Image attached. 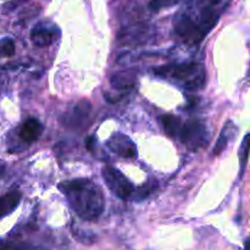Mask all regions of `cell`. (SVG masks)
Listing matches in <instances>:
<instances>
[{
  "mask_svg": "<svg viewBox=\"0 0 250 250\" xmlns=\"http://www.w3.org/2000/svg\"><path fill=\"white\" fill-rule=\"evenodd\" d=\"M71 208L85 221H94L104 211L105 199L102 189L87 178H76L59 185Z\"/></svg>",
  "mask_w": 250,
  "mask_h": 250,
  "instance_id": "6da1fadb",
  "label": "cell"
},
{
  "mask_svg": "<svg viewBox=\"0 0 250 250\" xmlns=\"http://www.w3.org/2000/svg\"><path fill=\"white\" fill-rule=\"evenodd\" d=\"M249 249V242L248 239L246 241V243H244V250H248Z\"/></svg>",
  "mask_w": 250,
  "mask_h": 250,
  "instance_id": "d6986e66",
  "label": "cell"
},
{
  "mask_svg": "<svg viewBox=\"0 0 250 250\" xmlns=\"http://www.w3.org/2000/svg\"><path fill=\"white\" fill-rule=\"evenodd\" d=\"M136 83V73L132 71H121L111 77L112 87L120 90H129L134 87Z\"/></svg>",
  "mask_w": 250,
  "mask_h": 250,
  "instance_id": "8fae6325",
  "label": "cell"
},
{
  "mask_svg": "<svg viewBox=\"0 0 250 250\" xmlns=\"http://www.w3.org/2000/svg\"><path fill=\"white\" fill-rule=\"evenodd\" d=\"M4 48H5V56H12L15 54V44L11 39H5Z\"/></svg>",
  "mask_w": 250,
  "mask_h": 250,
  "instance_id": "ac0fdd59",
  "label": "cell"
},
{
  "mask_svg": "<svg viewBox=\"0 0 250 250\" xmlns=\"http://www.w3.org/2000/svg\"><path fill=\"white\" fill-rule=\"evenodd\" d=\"M90 109H92L90 103L87 102V100H82V102L77 103L73 106V109L68 114L65 115L66 126H70L72 128H77V127L83 126L85 122V119L89 116Z\"/></svg>",
  "mask_w": 250,
  "mask_h": 250,
  "instance_id": "52a82bcc",
  "label": "cell"
},
{
  "mask_svg": "<svg viewBox=\"0 0 250 250\" xmlns=\"http://www.w3.org/2000/svg\"><path fill=\"white\" fill-rule=\"evenodd\" d=\"M55 33L56 28H54V26L48 27L44 23H39L32 29L31 39L37 46H48L58 38Z\"/></svg>",
  "mask_w": 250,
  "mask_h": 250,
  "instance_id": "ba28073f",
  "label": "cell"
},
{
  "mask_svg": "<svg viewBox=\"0 0 250 250\" xmlns=\"http://www.w3.org/2000/svg\"><path fill=\"white\" fill-rule=\"evenodd\" d=\"M43 132V125L37 119H29L22 125L20 129V137L26 143H33L41 137Z\"/></svg>",
  "mask_w": 250,
  "mask_h": 250,
  "instance_id": "9c48e42d",
  "label": "cell"
},
{
  "mask_svg": "<svg viewBox=\"0 0 250 250\" xmlns=\"http://www.w3.org/2000/svg\"><path fill=\"white\" fill-rule=\"evenodd\" d=\"M107 146L110 150L114 151L122 158H134L137 155V149L133 142L127 136L121 133H116L107 141Z\"/></svg>",
  "mask_w": 250,
  "mask_h": 250,
  "instance_id": "8992f818",
  "label": "cell"
},
{
  "mask_svg": "<svg viewBox=\"0 0 250 250\" xmlns=\"http://www.w3.org/2000/svg\"><path fill=\"white\" fill-rule=\"evenodd\" d=\"M21 198V193L19 190H14L0 197V219L11 214L19 207Z\"/></svg>",
  "mask_w": 250,
  "mask_h": 250,
  "instance_id": "30bf717a",
  "label": "cell"
},
{
  "mask_svg": "<svg viewBox=\"0 0 250 250\" xmlns=\"http://www.w3.org/2000/svg\"><path fill=\"white\" fill-rule=\"evenodd\" d=\"M239 155H241V164H242V168H241V177L244 172V167L247 165V161H248V156H249V134H246L243 139V144L241 146V150H239Z\"/></svg>",
  "mask_w": 250,
  "mask_h": 250,
  "instance_id": "9a60e30c",
  "label": "cell"
},
{
  "mask_svg": "<svg viewBox=\"0 0 250 250\" xmlns=\"http://www.w3.org/2000/svg\"><path fill=\"white\" fill-rule=\"evenodd\" d=\"M154 187H156V182H154V185H150V183H148L146 186H144V187L139 188L138 192H137V197H136V200H142V199H146V197H148L149 194H150L151 192L154 190Z\"/></svg>",
  "mask_w": 250,
  "mask_h": 250,
  "instance_id": "e0dca14e",
  "label": "cell"
},
{
  "mask_svg": "<svg viewBox=\"0 0 250 250\" xmlns=\"http://www.w3.org/2000/svg\"><path fill=\"white\" fill-rule=\"evenodd\" d=\"M180 0H151L149 7H150L153 11H159L161 9H165V7H170L176 5Z\"/></svg>",
  "mask_w": 250,
  "mask_h": 250,
  "instance_id": "2e32d148",
  "label": "cell"
},
{
  "mask_svg": "<svg viewBox=\"0 0 250 250\" xmlns=\"http://www.w3.org/2000/svg\"><path fill=\"white\" fill-rule=\"evenodd\" d=\"M155 73L159 76H171L173 80L185 81V82L187 83L203 72L200 71L199 65H198V63L187 62V63H180V65L163 66V67L155 70Z\"/></svg>",
  "mask_w": 250,
  "mask_h": 250,
  "instance_id": "277c9868",
  "label": "cell"
},
{
  "mask_svg": "<svg viewBox=\"0 0 250 250\" xmlns=\"http://www.w3.org/2000/svg\"><path fill=\"white\" fill-rule=\"evenodd\" d=\"M234 127H233V124H232V122H229V124L224 127V129H222L219 139H217L216 144H215L214 150H212V154H214L215 156L220 155V154H221L222 151L226 149L227 144H229V138H231V136H229V134H232V129Z\"/></svg>",
  "mask_w": 250,
  "mask_h": 250,
  "instance_id": "5bb4252c",
  "label": "cell"
},
{
  "mask_svg": "<svg viewBox=\"0 0 250 250\" xmlns=\"http://www.w3.org/2000/svg\"><path fill=\"white\" fill-rule=\"evenodd\" d=\"M0 250H50L22 241H0Z\"/></svg>",
  "mask_w": 250,
  "mask_h": 250,
  "instance_id": "4fadbf2b",
  "label": "cell"
},
{
  "mask_svg": "<svg viewBox=\"0 0 250 250\" xmlns=\"http://www.w3.org/2000/svg\"><path fill=\"white\" fill-rule=\"evenodd\" d=\"M2 171H4V167H1V166H0V173H1Z\"/></svg>",
  "mask_w": 250,
  "mask_h": 250,
  "instance_id": "44dd1931",
  "label": "cell"
},
{
  "mask_svg": "<svg viewBox=\"0 0 250 250\" xmlns=\"http://www.w3.org/2000/svg\"><path fill=\"white\" fill-rule=\"evenodd\" d=\"M219 1H220V0H212V4H217Z\"/></svg>",
  "mask_w": 250,
  "mask_h": 250,
  "instance_id": "ffe728a7",
  "label": "cell"
},
{
  "mask_svg": "<svg viewBox=\"0 0 250 250\" xmlns=\"http://www.w3.org/2000/svg\"><path fill=\"white\" fill-rule=\"evenodd\" d=\"M175 31L185 42L190 44L199 43L205 37L204 32L200 29L199 24L195 23L192 19L188 16H183L180 21L176 23Z\"/></svg>",
  "mask_w": 250,
  "mask_h": 250,
  "instance_id": "5b68a950",
  "label": "cell"
},
{
  "mask_svg": "<svg viewBox=\"0 0 250 250\" xmlns=\"http://www.w3.org/2000/svg\"><path fill=\"white\" fill-rule=\"evenodd\" d=\"M181 141L188 148L197 150L208 142V131L205 125L199 120H189L180 129Z\"/></svg>",
  "mask_w": 250,
  "mask_h": 250,
  "instance_id": "3957f363",
  "label": "cell"
},
{
  "mask_svg": "<svg viewBox=\"0 0 250 250\" xmlns=\"http://www.w3.org/2000/svg\"><path fill=\"white\" fill-rule=\"evenodd\" d=\"M161 124H163L164 131L168 137H176L180 133V129L182 127L181 125V120L177 116L173 115H164L160 119Z\"/></svg>",
  "mask_w": 250,
  "mask_h": 250,
  "instance_id": "7c38bea8",
  "label": "cell"
},
{
  "mask_svg": "<svg viewBox=\"0 0 250 250\" xmlns=\"http://www.w3.org/2000/svg\"><path fill=\"white\" fill-rule=\"evenodd\" d=\"M103 178H104L107 188L120 199L126 200L133 195V185L117 168L111 167V166H105L103 168Z\"/></svg>",
  "mask_w": 250,
  "mask_h": 250,
  "instance_id": "7a4b0ae2",
  "label": "cell"
}]
</instances>
